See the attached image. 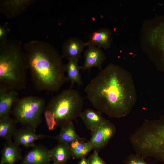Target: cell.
<instances>
[{
	"label": "cell",
	"mask_w": 164,
	"mask_h": 164,
	"mask_svg": "<svg viewBox=\"0 0 164 164\" xmlns=\"http://www.w3.org/2000/svg\"><path fill=\"white\" fill-rule=\"evenodd\" d=\"M33 0H3L0 2V12L9 19L21 15L33 2Z\"/></svg>",
	"instance_id": "8fae6325"
},
{
	"label": "cell",
	"mask_w": 164,
	"mask_h": 164,
	"mask_svg": "<svg viewBox=\"0 0 164 164\" xmlns=\"http://www.w3.org/2000/svg\"><path fill=\"white\" fill-rule=\"evenodd\" d=\"M78 62L73 60H68L65 64V71L68 81L70 82V88H72L75 84L80 87L83 84V82L80 70H82L81 66L78 63Z\"/></svg>",
	"instance_id": "ffe728a7"
},
{
	"label": "cell",
	"mask_w": 164,
	"mask_h": 164,
	"mask_svg": "<svg viewBox=\"0 0 164 164\" xmlns=\"http://www.w3.org/2000/svg\"><path fill=\"white\" fill-rule=\"evenodd\" d=\"M77 164H88L87 158L85 157L80 159Z\"/></svg>",
	"instance_id": "4316f807"
},
{
	"label": "cell",
	"mask_w": 164,
	"mask_h": 164,
	"mask_svg": "<svg viewBox=\"0 0 164 164\" xmlns=\"http://www.w3.org/2000/svg\"><path fill=\"white\" fill-rule=\"evenodd\" d=\"M18 98L17 91L0 89V119L9 116Z\"/></svg>",
	"instance_id": "5bb4252c"
},
{
	"label": "cell",
	"mask_w": 164,
	"mask_h": 164,
	"mask_svg": "<svg viewBox=\"0 0 164 164\" xmlns=\"http://www.w3.org/2000/svg\"><path fill=\"white\" fill-rule=\"evenodd\" d=\"M47 137L50 138L51 136L37 134L35 129L27 127L17 129L13 136L15 144L26 147H33L35 146L36 141Z\"/></svg>",
	"instance_id": "30bf717a"
},
{
	"label": "cell",
	"mask_w": 164,
	"mask_h": 164,
	"mask_svg": "<svg viewBox=\"0 0 164 164\" xmlns=\"http://www.w3.org/2000/svg\"><path fill=\"white\" fill-rule=\"evenodd\" d=\"M129 141L136 154L164 164V114L155 119H145L131 134Z\"/></svg>",
	"instance_id": "277c9868"
},
{
	"label": "cell",
	"mask_w": 164,
	"mask_h": 164,
	"mask_svg": "<svg viewBox=\"0 0 164 164\" xmlns=\"http://www.w3.org/2000/svg\"><path fill=\"white\" fill-rule=\"evenodd\" d=\"M125 164H149L145 162L144 159L141 156L135 153L131 154L126 158Z\"/></svg>",
	"instance_id": "cb8c5ba5"
},
{
	"label": "cell",
	"mask_w": 164,
	"mask_h": 164,
	"mask_svg": "<svg viewBox=\"0 0 164 164\" xmlns=\"http://www.w3.org/2000/svg\"><path fill=\"white\" fill-rule=\"evenodd\" d=\"M72 156L77 159L85 157L93 150L92 145L89 141L77 140L69 144Z\"/></svg>",
	"instance_id": "44dd1931"
},
{
	"label": "cell",
	"mask_w": 164,
	"mask_h": 164,
	"mask_svg": "<svg viewBox=\"0 0 164 164\" xmlns=\"http://www.w3.org/2000/svg\"><path fill=\"white\" fill-rule=\"evenodd\" d=\"M88 38L85 42L86 46H92L107 49L110 47L111 43V31L106 28H101L94 31L90 34Z\"/></svg>",
	"instance_id": "2e32d148"
},
{
	"label": "cell",
	"mask_w": 164,
	"mask_h": 164,
	"mask_svg": "<svg viewBox=\"0 0 164 164\" xmlns=\"http://www.w3.org/2000/svg\"><path fill=\"white\" fill-rule=\"evenodd\" d=\"M58 142L69 144L77 140L88 141L87 138L80 136L76 132L73 121L67 123L61 126L60 132L57 135L51 136Z\"/></svg>",
	"instance_id": "e0dca14e"
},
{
	"label": "cell",
	"mask_w": 164,
	"mask_h": 164,
	"mask_svg": "<svg viewBox=\"0 0 164 164\" xmlns=\"http://www.w3.org/2000/svg\"><path fill=\"white\" fill-rule=\"evenodd\" d=\"M86 46L85 42L80 38L77 37L70 38L62 45V57L68 60H73L78 62Z\"/></svg>",
	"instance_id": "7c38bea8"
},
{
	"label": "cell",
	"mask_w": 164,
	"mask_h": 164,
	"mask_svg": "<svg viewBox=\"0 0 164 164\" xmlns=\"http://www.w3.org/2000/svg\"><path fill=\"white\" fill-rule=\"evenodd\" d=\"M51 161L49 150L42 145H35L24 157L22 164H49Z\"/></svg>",
	"instance_id": "4fadbf2b"
},
{
	"label": "cell",
	"mask_w": 164,
	"mask_h": 164,
	"mask_svg": "<svg viewBox=\"0 0 164 164\" xmlns=\"http://www.w3.org/2000/svg\"><path fill=\"white\" fill-rule=\"evenodd\" d=\"M116 132L115 125L108 120L99 126L91 132L89 141L92 145L93 150L99 152L105 147Z\"/></svg>",
	"instance_id": "ba28073f"
},
{
	"label": "cell",
	"mask_w": 164,
	"mask_h": 164,
	"mask_svg": "<svg viewBox=\"0 0 164 164\" xmlns=\"http://www.w3.org/2000/svg\"><path fill=\"white\" fill-rule=\"evenodd\" d=\"M45 104V99L41 97L28 96L19 98L12 111L14 119L16 122L35 129L42 121Z\"/></svg>",
	"instance_id": "8992f818"
},
{
	"label": "cell",
	"mask_w": 164,
	"mask_h": 164,
	"mask_svg": "<svg viewBox=\"0 0 164 164\" xmlns=\"http://www.w3.org/2000/svg\"><path fill=\"white\" fill-rule=\"evenodd\" d=\"M9 31L6 25L2 24L0 25V43H3L8 40Z\"/></svg>",
	"instance_id": "484cf974"
},
{
	"label": "cell",
	"mask_w": 164,
	"mask_h": 164,
	"mask_svg": "<svg viewBox=\"0 0 164 164\" xmlns=\"http://www.w3.org/2000/svg\"><path fill=\"white\" fill-rule=\"evenodd\" d=\"M12 140L7 141L1 151L0 164H14L22 159L20 149Z\"/></svg>",
	"instance_id": "ac0fdd59"
},
{
	"label": "cell",
	"mask_w": 164,
	"mask_h": 164,
	"mask_svg": "<svg viewBox=\"0 0 164 164\" xmlns=\"http://www.w3.org/2000/svg\"><path fill=\"white\" fill-rule=\"evenodd\" d=\"M52 164H56L55 163H53Z\"/></svg>",
	"instance_id": "83f0119b"
},
{
	"label": "cell",
	"mask_w": 164,
	"mask_h": 164,
	"mask_svg": "<svg viewBox=\"0 0 164 164\" xmlns=\"http://www.w3.org/2000/svg\"><path fill=\"white\" fill-rule=\"evenodd\" d=\"M148 39L154 49V60L157 69L164 72V16L158 18L151 28Z\"/></svg>",
	"instance_id": "52a82bcc"
},
{
	"label": "cell",
	"mask_w": 164,
	"mask_h": 164,
	"mask_svg": "<svg viewBox=\"0 0 164 164\" xmlns=\"http://www.w3.org/2000/svg\"><path fill=\"white\" fill-rule=\"evenodd\" d=\"M79 117L86 128L91 132L108 120L103 116L100 111L90 108L82 111Z\"/></svg>",
	"instance_id": "9a60e30c"
},
{
	"label": "cell",
	"mask_w": 164,
	"mask_h": 164,
	"mask_svg": "<svg viewBox=\"0 0 164 164\" xmlns=\"http://www.w3.org/2000/svg\"><path fill=\"white\" fill-rule=\"evenodd\" d=\"M98 152L94 150L93 153L87 158L88 164H106L99 155Z\"/></svg>",
	"instance_id": "d4e9b609"
},
{
	"label": "cell",
	"mask_w": 164,
	"mask_h": 164,
	"mask_svg": "<svg viewBox=\"0 0 164 164\" xmlns=\"http://www.w3.org/2000/svg\"><path fill=\"white\" fill-rule=\"evenodd\" d=\"M84 60L81 66L83 71H89L93 67L102 69V66L106 57L101 48L94 46H89L84 52Z\"/></svg>",
	"instance_id": "9c48e42d"
},
{
	"label": "cell",
	"mask_w": 164,
	"mask_h": 164,
	"mask_svg": "<svg viewBox=\"0 0 164 164\" xmlns=\"http://www.w3.org/2000/svg\"><path fill=\"white\" fill-rule=\"evenodd\" d=\"M84 98L78 91L70 88L53 97L46 107L52 113L57 127L73 121L82 111Z\"/></svg>",
	"instance_id": "5b68a950"
},
{
	"label": "cell",
	"mask_w": 164,
	"mask_h": 164,
	"mask_svg": "<svg viewBox=\"0 0 164 164\" xmlns=\"http://www.w3.org/2000/svg\"><path fill=\"white\" fill-rule=\"evenodd\" d=\"M43 113L45 121L49 130H52L57 128L54 117L52 112L46 106L45 107Z\"/></svg>",
	"instance_id": "603a6c76"
},
{
	"label": "cell",
	"mask_w": 164,
	"mask_h": 164,
	"mask_svg": "<svg viewBox=\"0 0 164 164\" xmlns=\"http://www.w3.org/2000/svg\"><path fill=\"white\" fill-rule=\"evenodd\" d=\"M28 70L23 45L19 40L0 43V89H25Z\"/></svg>",
	"instance_id": "3957f363"
},
{
	"label": "cell",
	"mask_w": 164,
	"mask_h": 164,
	"mask_svg": "<svg viewBox=\"0 0 164 164\" xmlns=\"http://www.w3.org/2000/svg\"><path fill=\"white\" fill-rule=\"evenodd\" d=\"M23 49L28 70L35 89L56 92L68 81L62 55L51 44L32 40L24 44Z\"/></svg>",
	"instance_id": "7a4b0ae2"
},
{
	"label": "cell",
	"mask_w": 164,
	"mask_h": 164,
	"mask_svg": "<svg viewBox=\"0 0 164 164\" xmlns=\"http://www.w3.org/2000/svg\"><path fill=\"white\" fill-rule=\"evenodd\" d=\"M49 153L51 161L56 164H66L72 156L69 145L61 142L49 150Z\"/></svg>",
	"instance_id": "d6986e66"
},
{
	"label": "cell",
	"mask_w": 164,
	"mask_h": 164,
	"mask_svg": "<svg viewBox=\"0 0 164 164\" xmlns=\"http://www.w3.org/2000/svg\"><path fill=\"white\" fill-rule=\"evenodd\" d=\"M16 121L9 116L0 119V137L5 139L7 141L12 140L17 128Z\"/></svg>",
	"instance_id": "7402d4cb"
},
{
	"label": "cell",
	"mask_w": 164,
	"mask_h": 164,
	"mask_svg": "<svg viewBox=\"0 0 164 164\" xmlns=\"http://www.w3.org/2000/svg\"><path fill=\"white\" fill-rule=\"evenodd\" d=\"M84 90L87 99L95 108L113 118L127 116L136 101V88L131 75L114 63L100 70Z\"/></svg>",
	"instance_id": "6da1fadb"
}]
</instances>
